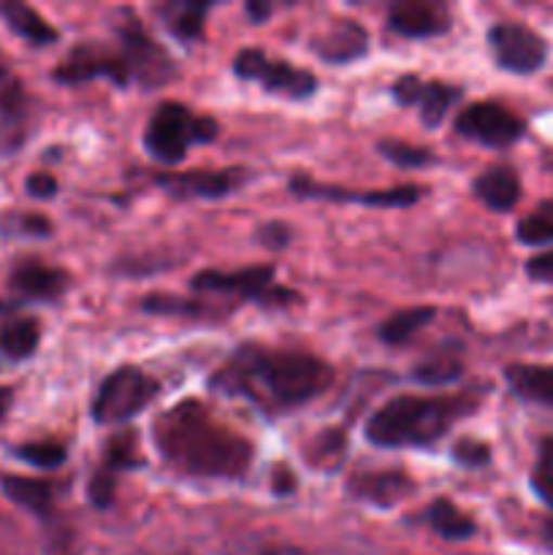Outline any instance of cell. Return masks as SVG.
Wrapping results in <instances>:
<instances>
[{"label": "cell", "mask_w": 553, "mask_h": 555, "mask_svg": "<svg viewBox=\"0 0 553 555\" xmlns=\"http://www.w3.org/2000/svg\"><path fill=\"white\" fill-rule=\"evenodd\" d=\"M334 372L307 352H266L247 345L211 379L222 393L249 396L274 406H298L323 393Z\"/></svg>", "instance_id": "cell-1"}, {"label": "cell", "mask_w": 553, "mask_h": 555, "mask_svg": "<svg viewBox=\"0 0 553 555\" xmlns=\"http://www.w3.org/2000/svg\"><path fill=\"white\" fill-rule=\"evenodd\" d=\"M155 444L168 464L198 477H242L253 461L247 439L211 421L198 401L157 417Z\"/></svg>", "instance_id": "cell-2"}, {"label": "cell", "mask_w": 553, "mask_h": 555, "mask_svg": "<svg viewBox=\"0 0 553 555\" xmlns=\"http://www.w3.org/2000/svg\"><path fill=\"white\" fill-rule=\"evenodd\" d=\"M455 130L477 144L510 146L524 135V119L499 103H472L455 117Z\"/></svg>", "instance_id": "cell-9"}, {"label": "cell", "mask_w": 553, "mask_h": 555, "mask_svg": "<svg viewBox=\"0 0 553 555\" xmlns=\"http://www.w3.org/2000/svg\"><path fill=\"white\" fill-rule=\"evenodd\" d=\"M380 152H383L390 163H396V166L401 168H421L434 160L432 150H423V146H412L407 144V141H394V139L380 141Z\"/></svg>", "instance_id": "cell-29"}, {"label": "cell", "mask_w": 553, "mask_h": 555, "mask_svg": "<svg viewBox=\"0 0 553 555\" xmlns=\"http://www.w3.org/2000/svg\"><path fill=\"white\" fill-rule=\"evenodd\" d=\"M291 190L298 195V198L345 201V204L380 206V209H407V206L417 204L423 195V190L415 188V184H401V188H390V190H366V193H356V190L331 188V184H314V182H309V179H293Z\"/></svg>", "instance_id": "cell-12"}, {"label": "cell", "mask_w": 553, "mask_h": 555, "mask_svg": "<svg viewBox=\"0 0 553 555\" xmlns=\"http://www.w3.org/2000/svg\"><path fill=\"white\" fill-rule=\"evenodd\" d=\"M247 11H249V16H253L255 22H263L266 16L271 14V5L269 3H249Z\"/></svg>", "instance_id": "cell-44"}, {"label": "cell", "mask_w": 553, "mask_h": 555, "mask_svg": "<svg viewBox=\"0 0 553 555\" xmlns=\"http://www.w3.org/2000/svg\"><path fill=\"white\" fill-rule=\"evenodd\" d=\"M9 406H11V390L9 388H0V421H3V417H5Z\"/></svg>", "instance_id": "cell-45"}, {"label": "cell", "mask_w": 553, "mask_h": 555, "mask_svg": "<svg viewBox=\"0 0 553 555\" xmlns=\"http://www.w3.org/2000/svg\"><path fill=\"white\" fill-rule=\"evenodd\" d=\"M49 555H74V551H70L68 547V542H54L52 545V551H49Z\"/></svg>", "instance_id": "cell-46"}, {"label": "cell", "mask_w": 553, "mask_h": 555, "mask_svg": "<svg viewBox=\"0 0 553 555\" xmlns=\"http://www.w3.org/2000/svg\"><path fill=\"white\" fill-rule=\"evenodd\" d=\"M466 412L470 404L461 399L399 396L369 417L366 439L377 448H423L437 442Z\"/></svg>", "instance_id": "cell-3"}, {"label": "cell", "mask_w": 553, "mask_h": 555, "mask_svg": "<svg viewBox=\"0 0 553 555\" xmlns=\"http://www.w3.org/2000/svg\"><path fill=\"white\" fill-rule=\"evenodd\" d=\"M90 499L95 507H108L114 499V472L108 469H101L95 472V477H92L90 482Z\"/></svg>", "instance_id": "cell-35"}, {"label": "cell", "mask_w": 553, "mask_h": 555, "mask_svg": "<svg viewBox=\"0 0 553 555\" xmlns=\"http://www.w3.org/2000/svg\"><path fill=\"white\" fill-rule=\"evenodd\" d=\"M274 269L271 266H249L239 271H201L193 276V291L222 293L236 298H258V301H296L291 291H274L271 287Z\"/></svg>", "instance_id": "cell-7"}, {"label": "cell", "mask_w": 553, "mask_h": 555, "mask_svg": "<svg viewBox=\"0 0 553 555\" xmlns=\"http://www.w3.org/2000/svg\"><path fill=\"white\" fill-rule=\"evenodd\" d=\"M217 135V122L209 117H198L190 112L182 103H163L157 112L152 114L150 125H146L144 144L155 160L182 163L190 146L206 144Z\"/></svg>", "instance_id": "cell-4"}, {"label": "cell", "mask_w": 553, "mask_h": 555, "mask_svg": "<svg viewBox=\"0 0 553 555\" xmlns=\"http://www.w3.org/2000/svg\"><path fill=\"white\" fill-rule=\"evenodd\" d=\"M540 461H542V472H551L553 475V439H545L540 444Z\"/></svg>", "instance_id": "cell-43"}, {"label": "cell", "mask_w": 553, "mask_h": 555, "mask_svg": "<svg viewBox=\"0 0 553 555\" xmlns=\"http://www.w3.org/2000/svg\"><path fill=\"white\" fill-rule=\"evenodd\" d=\"M369 49V36L358 22L342 20L331 27L325 36L314 41V52L329 63H350V60L361 57Z\"/></svg>", "instance_id": "cell-17"}, {"label": "cell", "mask_w": 553, "mask_h": 555, "mask_svg": "<svg viewBox=\"0 0 553 555\" xmlns=\"http://www.w3.org/2000/svg\"><path fill=\"white\" fill-rule=\"evenodd\" d=\"M5 22H9L11 30L16 36H22L25 41L36 43V47H43V43H52L57 38V30L43 20L38 11H33L30 5L25 3H5L3 5Z\"/></svg>", "instance_id": "cell-23"}, {"label": "cell", "mask_w": 553, "mask_h": 555, "mask_svg": "<svg viewBox=\"0 0 553 555\" xmlns=\"http://www.w3.org/2000/svg\"><path fill=\"white\" fill-rule=\"evenodd\" d=\"M394 98L401 106H421V117L428 128H437L461 98V90L442 81H423L417 76H401L394 85Z\"/></svg>", "instance_id": "cell-13"}, {"label": "cell", "mask_w": 553, "mask_h": 555, "mask_svg": "<svg viewBox=\"0 0 553 555\" xmlns=\"http://www.w3.org/2000/svg\"><path fill=\"white\" fill-rule=\"evenodd\" d=\"M388 25L399 36L407 38H432L442 36L450 27V16L442 3L432 0H399L390 5Z\"/></svg>", "instance_id": "cell-14"}, {"label": "cell", "mask_w": 553, "mask_h": 555, "mask_svg": "<svg viewBox=\"0 0 553 555\" xmlns=\"http://www.w3.org/2000/svg\"><path fill=\"white\" fill-rule=\"evenodd\" d=\"M293 488H296V480H293L291 472H287L285 466L274 469V491L280 493V496H285V493H291Z\"/></svg>", "instance_id": "cell-41"}, {"label": "cell", "mask_w": 553, "mask_h": 555, "mask_svg": "<svg viewBox=\"0 0 553 555\" xmlns=\"http://www.w3.org/2000/svg\"><path fill=\"white\" fill-rule=\"evenodd\" d=\"M531 486H535V491L540 493L542 502L548 504V507H553V475L551 472H537L535 480H531Z\"/></svg>", "instance_id": "cell-40"}, {"label": "cell", "mask_w": 553, "mask_h": 555, "mask_svg": "<svg viewBox=\"0 0 553 555\" xmlns=\"http://www.w3.org/2000/svg\"><path fill=\"white\" fill-rule=\"evenodd\" d=\"M119 43H123V54L119 57H123L130 79H139L146 87H160L168 79H173L171 57L136 22H128V25L119 27Z\"/></svg>", "instance_id": "cell-8"}, {"label": "cell", "mask_w": 553, "mask_h": 555, "mask_svg": "<svg viewBox=\"0 0 553 555\" xmlns=\"http://www.w3.org/2000/svg\"><path fill=\"white\" fill-rule=\"evenodd\" d=\"M428 524H432V529L437 531L439 537H445V540L450 542L470 540V537L475 534L472 518H466V515L461 513L453 502H448V499H437V502L428 507Z\"/></svg>", "instance_id": "cell-25"}, {"label": "cell", "mask_w": 553, "mask_h": 555, "mask_svg": "<svg viewBox=\"0 0 553 555\" xmlns=\"http://www.w3.org/2000/svg\"><path fill=\"white\" fill-rule=\"evenodd\" d=\"M518 238L524 244H548L553 242V201L540 204L529 217L518 222L515 228Z\"/></svg>", "instance_id": "cell-28"}, {"label": "cell", "mask_w": 553, "mask_h": 555, "mask_svg": "<svg viewBox=\"0 0 553 555\" xmlns=\"http://www.w3.org/2000/svg\"><path fill=\"white\" fill-rule=\"evenodd\" d=\"M0 488H3V493L11 499V502L30 509V513L49 515V509H52V486H49V482L30 480V477L5 475L3 480H0Z\"/></svg>", "instance_id": "cell-22"}, {"label": "cell", "mask_w": 553, "mask_h": 555, "mask_svg": "<svg viewBox=\"0 0 553 555\" xmlns=\"http://www.w3.org/2000/svg\"><path fill=\"white\" fill-rule=\"evenodd\" d=\"M157 184L173 198H222L242 184V171L157 173Z\"/></svg>", "instance_id": "cell-15"}, {"label": "cell", "mask_w": 553, "mask_h": 555, "mask_svg": "<svg viewBox=\"0 0 553 555\" xmlns=\"http://www.w3.org/2000/svg\"><path fill=\"white\" fill-rule=\"evenodd\" d=\"M526 274L537 282H551L553 285V249L551 253H542L537 258H531L526 263Z\"/></svg>", "instance_id": "cell-37"}, {"label": "cell", "mask_w": 553, "mask_h": 555, "mask_svg": "<svg viewBox=\"0 0 553 555\" xmlns=\"http://www.w3.org/2000/svg\"><path fill=\"white\" fill-rule=\"evenodd\" d=\"M20 228L25 233H33V236H47V233H52V225H49L47 217L41 215H25L20 220Z\"/></svg>", "instance_id": "cell-39"}, {"label": "cell", "mask_w": 553, "mask_h": 555, "mask_svg": "<svg viewBox=\"0 0 553 555\" xmlns=\"http://www.w3.org/2000/svg\"><path fill=\"white\" fill-rule=\"evenodd\" d=\"M342 450H345V434L325 431L318 439V450L312 455H320V464H325V459H331V466H334L342 459Z\"/></svg>", "instance_id": "cell-36"}, {"label": "cell", "mask_w": 553, "mask_h": 555, "mask_svg": "<svg viewBox=\"0 0 553 555\" xmlns=\"http://www.w3.org/2000/svg\"><path fill=\"white\" fill-rule=\"evenodd\" d=\"M515 396L535 404L553 406V366H510L504 372Z\"/></svg>", "instance_id": "cell-20"}, {"label": "cell", "mask_w": 553, "mask_h": 555, "mask_svg": "<svg viewBox=\"0 0 553 555\" xmlns=\"http://www.w3.org/2000/svg\"><path fill=\"white\" fill-rule=\"evenodd\" d=\"M233 70H236L239 79L258 81V85H263V90L285 98H309L318 87L309 70L293 68L285 60L266 57L260 49H242L233 60Z\"/></svg>", "instance_id": "cell-6"}, {"label": "cell", "mask_w": 553, "mask_h": 555, "mask_svg": "<svg viewBox=\"0 0 553 555\" xmlns=\"http://www.w3.org/2000/svg\"><path fill=\"white\" fill-rule=\"evenodd\" d=\"M141 461L136 459V439L133 434H119L108 442L106 448V469L108 472H119V469H133L139 466Z\"/></svg>", "instance_id": "cell-32"}, {"label": "cell", "mask_w": 553, "mask_h": 555, "mask_svg": "<svg viewBox=\"0 0 553 555\" xmlns=\"http://www.w3.org/2000/svg\"><path fill=\"white\" fill-rule=\"evenodd\" d=\"M11 285L25 298H38V301H52L68 291V274L52 266L41 263H22L11 276Z\"/></svg>", "instance_id": "cell-18"}, {"label": "cell", "mask_w": 553, "mask_h": 555, "mask_svg": "<svg viewBox=\"0 0 553 555\" xmlns=\"http://www.w3.org/2000/svg\"><path fill=\"white\" fill-rule=\"evenodd\" d=\"M412 480L410 475H401V472H369V475H356L347 486V491L356 499L369 504H377V507H394L399 504L407 493H412Z\"/></svg>", "instance_id": "cell-16"}, {"label": "cell", "mask_w": 553, "mask_h": 555, "mask_svg": "<svg viewBox=\"0 0 553 555\" xmlns=\"http://www.w3.org/2000/svg\"><path fill=\"white\" fill-rule=\"evenodd\" d=\"M157 393V383L133 366H123L103 379L92 404V417L103 426L125 423L139 415Z\"/></svg>", "instance_id": "cell-5"}, {"label": "cell", "mask_w": 553, "mask_h": 555, "mask_svg": "<svg viewBox=\"0 0 553 555\" xmlns=\"http://www.w3.org/2000/svg\"><path fill=\"white\" fill-rule=\"evenodd\" d=\"M206 11H209L206 3H173L166 9V22L173 36L182 41H193L204 30Z\"/></svg>", "instance_id": "cell-26"}, {"label": "cell", "mask_w": 553, "mask_h": 555, "mask_svg": "<svg viewBox=\"0 0 553 555\" xmlns=\"http://www.w3.org/2000/svg\"><path fill=\"white\" fill-rule=\"evenodd\" d=\"M461 358L455 350H439L428 356L426 361L417 363L415 379L423 385H448L459 379Z\"/></svg>", "instance_id": "cell-27"}, {"label": "cell", "mask_w": 553, "mask_h": 555, "mask_svg": "<svg viewBox=\"0 0 553 555\" xmlns=\"http://www.w3.org/2000/svg\"><path fill=\"white\" fill-rule=\"evenodd\" d=\"M475 195L493 211H510L520 198L518 173L513 168H491L475 179Z\"/></svg>", "instance_id": "cell-19"}, {"label": "cell", "mask_w": 553, "mask_h": 555, "mask_svg": "<svg viewBox=\"0 0 553 555\" xmlns=\"http://www.w3.org/2000/svg\"><path fill=\"white\" fill-rule=\"evenodd\" d=\"M0 108H3L5 114H20L22 108L20 81L9 74L3 60H0Z\"/></svg>", "instance_id": "cell-33"}, {"label": "cell", "mask_w": 553, "mask_h": 555, "mask_svg": "<svg viewBox=\"0 0 553 555\" xmlns=\"http://www.w3.org/2000/svg\"><path fill=\"white\" fill-rule=\"evenodd\" d=\"M491 52L504 70L513 74H531L545 63V41L535 30L515 22H499L488 33Z\"/></svg>", "instance_id": "cell-10"}, {"label": "cell", "mask_w": 553, "mask_h": 555, "mask_svg": "<svg viewBox=\"0 0 553 555\" xmlns=\"http://www.w3.org/2000/svg\"><path fill=\"white\" fill-rule=\"evenodd\" d=\"M41 328L33 318H11L0 323V352L11 361H25L36 352Z\"/></svg>", "instance_id": "cell-21"}, {"label": "cell", "mask_w": 553, "mask_h": 555, "mask_svg": "<svg viewBox=\"0 0 553 555\" xmlns=\"http://www.w3.org/2000/svg\"><path fill=\"white\" fill-rule=\"evenodd\" d=\"M434 314H437V309L434 307L401 309V312H396L394 318L385 320L383 328H380V339H383L385 345H394V347L404 345L407 339H412L417 331L426 328V325L432 323Z\"/></svg>", "instance_id": "cell-24"}, {"label": "cell", "mask_w": 553, "mask_h": 555, "mask_svg": "<svg viewBox=\"0 0 553 555\" xmlns=\"http://www.w3.org/2000/svg\"><path fill=\"white\" fill-rule=\"evenodd\" d=\"M144 309L152 314H182V318H198L206 312L201 301H188V298L177 296H150L144 298Z\"/></svg>", "instance_id": "cell-31"}, {"label": "cell", "mask_w": 553, "mask_h": 555, "mask_svg": "<svg viewBox=\"0 0 553 555\" xmlns=\"http://www.w3.org/2000/svg\"><path fill=\"white\" fill-rule=\"evenodd\" d=\"M285 236H287L285 228H282V225H269V228H266L263 236H260V238H263V242L269 244V247H282V244L287 242Z\"/></svg>", "instance_id": "cell-42"}, {"label": "cell", "mask_w": 553, "mask_h": 555, "mask_svg": "<svg viewBox=\"0 0 553 555\" xmlns=\"http://www.w3.org/2000/svg\"><path fill=\"white\" fill-rule=\"evenodd\" d=\"M92 79H108L125 87L130 81V74L119 54L103 52L90 43H79L54 70V81H60V85H85Z\"/></svg>", "instance_id": "cell-11"}, {"label": "cell", "mask_w": 553, "mask_h": 555, "mask_svg": "<svg viewBox=\"0 0 553 555\" xmlns=\"http://www.w3.org/2000/svg\"><path fill=\"white\" fill-rule=\"evenodd\" d=\"M27 193H30L33 198H52V195L57 193V179L49 177V173H33V177L27 179Z\"/></svg>", "instance_id": "cell-38"}, {"label": "cell", "mask_w": 553, "mask_h": 555, "mask_svg": "<svg viewBox=\"0 0 553 555\" xmlns=\"http://www.w3.org/2000/svg\"><path fill=\"white\" fill-rule=\"evenodd\" d=\"M453 459L464 466H486L491 461V450L475 439H461L453 448Z\"/></svg>", "instance_id": "cell-34"}, {"label": "cell", "mask_w": 553, "mask_h": 555, "mask_svg": "<svg viewBox=\"0 0 553 555\" xmlns=\"http://www.w3.org/2000/svg\"><path fill=\"white\" fill-rule=\"evenodd\" d=\"M22 461H27L30 466H38V469H57L65 461V448L57 442H30L22 444V448L14 450Z\"/></svg>", "instance_id": "cell-30"}]
</instances>
